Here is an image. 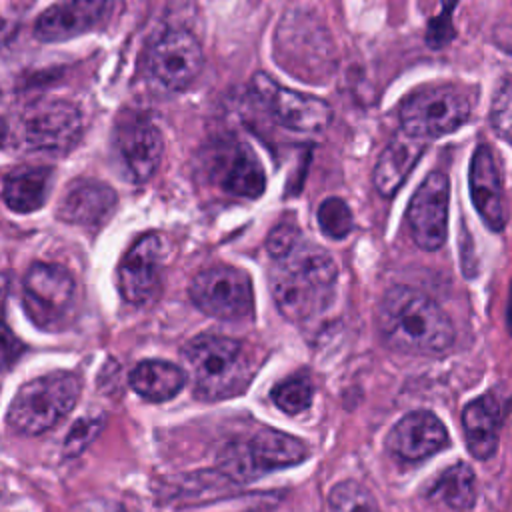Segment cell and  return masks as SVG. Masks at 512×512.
Here are the masks:
<instances>
[{"label": "cell", "instance_id": "8992f818", "mask_svg": "<svg viewBox=\"0 0 512 512\" xmlns=\"http://www.w3.org/2000/svg\"><path fill=\"white\" fill-rule=\"evenodd\" d=\"M250 90L266 112L292 132L318 134L326 130L332 120V108L326 100L290 90L264 72L254 74Z\"/></svg>", "mask_w": 512, "mask_h": 512}, {"label": "cell", "instance_id": "7402d4cb", "mask_svg": "<svg viewBox=\"0 0 512 512\" xmlns=\"http://www.w3.org/2000/svg\"><path fill=\"white\" fill-rule=\"evenodd\" d=\"M52 170L44 166L14 168L4 176L2 196L6 206L18 214H30L38 210L48 196Z\"/></svg>", "mask_w": 512, "mask_h": 512}, {"label": "cell", "instance_id": "9a60e30c", "mask_svg": "<svg viewBox=\"0 0 512 512\" xmlns=\"http://www.w3.org/2000/svg\"><path fill=\"white\" fill-rule=\"evenodd\" d=\"M272 298L280 314L292 322H302L320 312L330 296L332 290L322 288L306 274L278 262L270 278Z\"/></svg>", "mask_w": 512, "mask_h": 512}, {"label": "cell", "instance_id": "484cf974", "mask_svg": "<svg viewBox=\"0 0 512 512\" xmlns=\"http://www.w3.org/2000/svg\"><path fill=\"white\" fill-rule=\"evenodd\" d=\"M318 226L320 230L334 240H342L352 232L354 218L348 204L342 198H326L318 208Z\"/></svg>", "mask_w": 512, "mask_h": 512}, {"label": "cell", "instance_id": "5b68a950", "mask_svg": "<svg viewBox=\"0 0 512 512\" xmlns=\"http://www.w3.org/2000/svg\"><path fill=\"white\" fill-rule=\"evenodd\" d=\"M76 296L74 276L60 264L36 262L22 280V304L28 318L42 330L64 326Z\"/></svg>", "mask_w": 512, "mask_h": 512}, {"label": "cell", "instance_id": "f546056e", "mask_svg": "<svg viewBox=\"0 0 512 512\" xmlns=\"http://www.w3.org/2000/svg\"><path fill=\"white\" fill-rule=\"evenodd\" d=\"M104 418L102 416H86L82 420H78L72 428L70 434L64 442V452L66 456H74L80 454L84 450V446L98 434V430L102 428Z\"/></svg>", "mask_w": 512, "mask_h": 512}, {"label": "cell", "instance_id": "6da1fadb", "mask_svg": "<svg viewBox=\"0 0 512 512\" xmlns=\"http://www.w3.org/2000/svg\"><path fill=\"white\" fill-rule=\"evenodd\" d=\"M378 328L390 348L406 354H440L454 342L446 312L424 292L402 284L382 296Z\"/></svg>", "mask_w": 512, "mask_h": 512}, {"label": "cell", "instance_id": "f1b7e54d", "mask_svg": "<svg viewBox=\"0 0 512 512\" xmlns=\"http://www.w3.org/2000/svg\"><path fill=\"white\" fill-rule=\"evenodd\" d=\"M300 242H302V236H300L298 226L290 220H284L270 230V234L266 238V248L274 260H284L286 256H290L294 252V248Z\"/></svg>", "mask_w": 512, "mask_h": 512}, {"label": "cell", "instance_id": "30bf717a", "mask_svg": "<svg viewBox=\"0 0 512 512\" xmlns=\"http://www.w3.org/2000/svg\"><path fill=\"white\" fill-rule=\"evenodd\" d=\"M448 200L450 182L440 170L430 172L414 192L406 220L414 242L422 250H438L444 244L448 232Z\"/></svg>", "mask_w": 512, "mask_h": 512}, {"label": "cell", "instance_id": "cb8c5ba5", "mask_svg": "<svg viewBox=\"0 0 512 512\" xmlns=\"http://www.w3.org/2000/svg\"><path fill=\"white\" fill-rule=\"evenodd\" d=\"M428 498L442 502L452 510H468L476 502V476L474 470L458 462L446 468L430 486Z\"/></svg>", "mask_w": 512, "mask_h": 512}, {"label": "cell", "instance_id": "4fadbf2b", "mask_svg": "<svg viewBox=\"0 0 512 512\" xmlns=\"http://www.w3.org/2000/svg\"><path fill=\"white\" fill-rule=\"evenodd\" d=\"M116 152L134 182H146L152 178L162 160V134L144 116L128 114L120 118L114 130Z\"/></svg>", "mask_w": 512, "mask_h": 512}, {"label": "cell", "instance_id": "3957f363", "mask_svg": "<svg viewBox=\"0 0 512 512\" xmlns=\"http://www.w3.org/2000/svg\"><path fill=\"white\" fill-rule=\"evenodd\" d=\"M80 390L82 384L72 372H52L28 380L10 402L8 424L22 434H42L76 406Z\"/></svg>", "mask_w": 512, "mask_h": 512}, {"label": "cell", "instance_id": "ac0fdd59", "mask_svg": "<svg viewBox=\"0 0 512 512\" xmlns=\"http://www.w3.org/2000/svg\"><path fill=\"white\" fill-rule=\"evenodd\" d=\"M116 208V192L98 180H74L62 194L56 216L68 224L96 228L108 220Z\"/></svg>", "mask_w": 512, "mask_h": 512}, {"label": "cell", "instance_id": "e0dca14e", "mask_svg": "<svg viewBox=\"0 0 512 512\" xmlns=\"http://www.w3.org/2000/svg\"><path fill=\"white\" fill-rule=\"evenodd\" d=\"M470 194L484 224L500 232L506 226L502 178L492 150L484 144L474 150L470 160Z\"/></svg>", "mask_w": 512, "mask_h": 512}, {"label": "cell", "instance_id": "44dd1931", "mask_svg": "<svg viewBox=\"0 0 512 512\" xmlns=\"http://www.w3.org/2000/svg\"><path fill=\"white\" fill-rule=\"evenodd\" d=\"M462 426L470 454L480 460L492 456L498 446V402L488 394L472 400L462 412Z\"/></svg>", "mask_w": 512, "mask_h": 512}, {"label": "cell", "instance_id": "d4e9b609", "mask_svg": "<svg viewBox=\"0 0 512 512\" xmlns=\"http://www.w3.org/2000/svg\"><path fill=\"white\" fill-rule=\"evenodd\" d=\"M270 396H272V402L282 412L296 416L310 406L312 396H314V386L306 372H298V374H292V376L280 380L272 388Z\"/></svg>", "mask_w": 512, "mask_h": 512}, {"label": "cell", "instance_id": "8fae6325", "mask_svg": "<svg viewBox=\"0 0 512 512\" xmlns=\"http://www.w3.org/2000/svg\"><path fill=\"white\" fill-rule=\"evenodd\" d=\"M120 0H60L44 10L34 24V36L42 42H60L106 26Z\"/></svg>", "mask_w": 512, "mask_h": 512}, {"label": "cell", "instance_id": "4dcf8cb0", "mask_svg": "<svg viewBox=\"0 0 512 512\" xmlns=\"http://www.w3.org/2000/svg\"><path fill=\"white\" fill-rule=\"evenodd\" d=\"M496 42L512 56V26H504L502 34L496 38Z\"/></svg>", "mask_w": 512, "mask_h": 512}, {"label": "cell", "instance_id": "9c48e42d", "mask_svg": "<svg viewBox=\"0 0 512 512\" xmlns=\"http://www.w3.org/2000/svg\"><path fill=\"white\" fill-rule=\"evenodd\" d=\"M80 110L66 100H40L30 104L20 118V136L32 150L64 154L80 138Z\"/></svg>", "mask_w": 512, "mask_h": 512}, {"label": "cell", "instance_id": "603a6c76", "mask_svg": "<svg viewBox=\"0 0 512 512\" xmlns=\"http://www.w3.org/2000/svg\"><path fill=\"white\" fill-rule=\"evenodd\" d=\"M186 384V372L168 360H142L130 374V386L136 394L164 402L174 398Z\"/></svg>", "mask_w": 512, "mask_h": 512}, {"label": "cell", "instance_id": "4316f807", "mask_svg": "<svg viewBox=\"0 0 512 512\" xmlns=\"http://www.w3.org/2000/svg\"><path fill=\"white\" fill-rule=\"evenodd\" d=\"M330 512H378V508L362 484L346 480L330 492Z\"/></svg>", "mask_w": 512, "mask_h": 512}, {"label": "cell", "instance_id": "277c9868", "mask_svg": "<svg viewBox=\"0 0 512 512\" xmlns=\"http://www.w3.org/2000/svg\"><path fill=\"white\" fill-rule=\"evenodd\" d=\"M470 116L468 98L452 86L420 88L400 106V128L422 140L438 138L460 128Z\"/></svg>", "mask_w": 512, "mask_h": 512}, {"label": "cell", "instance_id": "ffe728a7", "mask_svg": "<svg viewBox=\"0 0 512 512\" xmlns=\"http://www.w3.org/2000/svg\"><path fill=\"white\" fill-rule=\"evenodd\" d=\"M426 148V140L404 132L402 128L380 152L374 168V188L380 196L392 198L406 182L414 164L420 160Z\"/></svg>", "mask_w": 512, "mask_h": 512}, {"label": "cell", "instance_id": "7c38bea8", "mask_svg": "<svg viewBox=\"0 0 512 512\" xmlns=\"http://www.w3.org/2000/svg\"><path fill=\"white\" fill-rule=\"evenodd\" d=\"M204 66L200 42L182 28L166 30L148 52V68L166 88L182 90L192 84Z\"/></svg>", "mask_w": 512, "mask_h": 512}, {"label": "cell", "instance_id": "52a82bcc", "mask_svg": "<svg viewBox=\"0 0 512 512\" xmlns=\"http://www.w3.org/2000/svg\"><path fill=\"white\" fill-rule=\"evenodd\" d=\"M190 298L198 310L220 320L248 318L254 310L250 276L234 266H212L190 282Z\"/></svg>", "mask_w": 512, "mask_h": 512}, {"label": "cell", "instance_id": "5bb4252c", "mask_svg": "<svg viewBox=\"0 0 512 512\" xmlns=\"http://www.w3.org/2000/svg\"><path fill=\"white\" fill-rule=\"evenodd\" d=\"M164 256V240L158 234L138 238L124 254L118 266V290L130 304L148 302L160 284V264Z\"/></svg>", "mask_w": 512, "mask_h": 512}, {"label": "cell", "instance_id": "83f0119b", "mask_svg": "<svg viewBox=\"0 0 512 512\" xmlns=\"http://www.w3.org/2000/svg\"><path fill=\"white\" fill-rule=\"evenodd\" d=\"M490 120L500 138L512 144V76H506L494 92Z\"/></svg>", "mask_w": 512, "mask_h": 512}, {"label": "cell", "instance_id": "2e32d148", "mask_svg": "<svg viewBox=\"0 0 512 512\" xmlns=\"http://www.w3.org/2000/svg\"><path fill=\"white\" fill-rule=\"evenodd\" d=\"M448 444V432L444 424L428 410H416L406 414L394 424L386 438L388 450L400 460L418 462L424 460Z\"/></svg>", "mask_w": 512, "mask_h": 512}, {"label": "cell", "instance_id": "ba28073f", "mask_svg": "<svg viewBox=\"0 0 512 512\" xmlns=\"http://www.w3.org/2000/svg\"><path fill=\"white\" fill-rule=\"evenodd\" d=\"M306 446L284 432L260 430L230 444L224 456L226 470L236 478H254L270 470L294 466L306 458Z\"/></svg>", "mask_w": 512, "mask_h": 512}, {"label": "cell", "instance_id": "d6986e66", "mask_svg": "<svg viewBox=\"0 0 512 512\" xmlns=\"http://www.w3.org/2000/svg\"><path fill=\"white\" fill-rule=\"evenodd\" d=\"M220 188L238 198H258L266 188V174L258 158L244 144H234L216 154L212 164Z\"/></svg>", "mask_w": 512, "mask_h": 512}, {"label": "cell", "instance_id": "7a4b0ae2", "mask_svg": "<svg viewBox=\"0 0 512 512\" xmlns=\"http://www.w3.org/2000/svg\"><path fill=\"white\" fill-rule=\"evenodd\" d=\"M182 354L192 368L198 396L206 400L240 394L250 382L252 370L246 362L242 342L234 338L200 334L184 346Z\"/></svg>", "mask_w": 512, "mask_h": 512}]
</instances>
